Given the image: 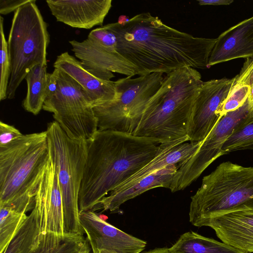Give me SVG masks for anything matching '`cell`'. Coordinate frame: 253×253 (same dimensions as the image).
Returning <instances> with one entry per match:
<instances>
[{"label":"cell","instance_id":"6da1fadb","mask_svg":"<svg viewBox=\"0 0 253 253\" xmlns=\"http://www.w3.org/2000/svg\"><path fill=\"white\" fill-rule=\"evenodd\" d=\"M104 26L116 37L117 51L139 76L168 74L184 67L209 68L216 41L180 32L149 12L137 14L123 24Z\"/></svg>","mask_w":253,"mask_h":253},{"label":"cell","instance_id":"7a4b0ae2","mask_svg":"<svg viewBox=\"0 0 253 253\" xmlns=\"http://www.w3.org/2000/svg\"><path fill=\"white\" fill-rule=\"evenodd\" d=\"M86 141L80 212L95 211L103 198L168 147L149 138L111 130H97Z\"/></svg>","mask_w":253,"mask_h":253},{"label":"cell","instance_id":"3957f363","mask_svg":"<svg viewBox=\"0 0 253 253\" xmlns=\"http://www.w3.org/2000/svg\"><path fill=\"white\" fill-rule=\"evenodd\" d=\"M203 83L201 74L193 68L167 74L132 134L150 138L163 147L189 141V120Z\"/></svg>","mask_w":253,"mask_h":253},{"label":"cell","instance_id":"277c9868","mask_svg":"<svg viewBox=\"0 0 253 253\" xmlns=\"http://www.w3.org/2000/svg\"><path fill=\"white\" fill-rule=\"evenodd\" d=\"M50 159L45 131L23 134L0 146V206L26 213Z\"/></svg>","mask_w":253,"mask_h":253},{"label":"cell","instance_id":"5b68a950","mask_svg":"<svg viewBox=\"0 0 253 253\" xmlns=\"http://www.w3.org/2000/svg\"><path fill=\"white\" fill-rule=\"evenodd\" d=\"M253 210V167L227 161L202 179L191 197L189 217L194 226L231 212Z\"/></svg>","mask_w":253,"mask_h":253},{"label":"cell","instance_id":"8992f818","mask_svg":"<svg viewBox=\"0 0 253 253\" xmlns=\"http://www.w3.org/2000/svg\"><path fill=\"white\" fill-rule=\"evenodd\" d=\"M36 0L14 12L7 41L11 74L7 98H14L19 85L31 69L40 64L47 66L50 42L48 24L38 7Z\"/></svg>","mask_w":253,"mask_h":253},{"label":"cell","instance_id":"52a82bcc","mask_svg":"<svg viewBox=\"0 0 253 253\" xmlns=\"http://www.w3.org/2000/svg\"><path fill=\"white\" fill-rule=\"evenodd\" d=\"M51 158L61 191L64 233L83 235L79 219V194L87 154V141L70 137L55 121L46 130Z\"/></svg>","mask_w":253,"mask_h":253},{"label":"cell","instance_id":"ba28073f","mask_svg":"<svg viewBox=\"0 0 253 253\" xmlns=\"http://www.w3.org/2000/svg\"><path fill=\"white\" fill-rule=\"evenodd\" d=\"M42 109L52 113L71 138L87 141L98 130L92 102L84 89L64 72L47 73V95Z\"/></svg>","mask_w":253,"mask_h":253},{"label":"cell","instance_id":"9c48e42d","mask_svg":"<svg viewBox=\"0 0 253 253\" xmlns=\"http://www.w3.org/2000/svg\"><path fill=\"white\" fill-rule=\"evenodd\" d=\"M163 75L154 73L136 78L126 77L115 81V98L93 107L98 130L132 134L148 103L161 87Z\"/></svg>","mask_w":253,"mask_h":253},{"label":"cell","instance_id":"30bf717a","mask_svg":"<svg viewBox=\"0 0 253 253\" xmlns=\"http://www.w3.org/2000/svg\"><path fill=\"white\" fill-rule=\"evenodd\" d=\"M253 118V103L248 98L241 107L222 116L194 155L180 165L170 191L184 190L195 181L213 161L223 155L222 148L232 132Z\"/></svg>","mask_w":253,"mask_h":253},{"label":"cell","instance_id":"8fae6325","mask_svg":"<svg viewBox=\"0 0 253 253\" xmlns=\"http://www.w3.org/2000/svg\"><path fill=\"white\" fill-rule=\"evenodd\" d=\"M233 82L234 78L203 82L195 100L189 120V142H203L221 118L218 112Z\"/></svg>","mask_w":253,"mask_h":253},{"label":"cell","instance_id":"7c38bea8","mask_svg":"<svg viewBox=\"0 0 253 253\" xmlns=\"http://www.w3.org/2000/svg\"><path fill=\"white\" fill-rule=\"evenodd\" d=\"M79 219L92 253H140L146 247L145 241L108 223L95 211H82Z\"/></svg>","mask_w":253,"mask_h":253},{"label":"cell","instance_id":"4fadbf2b","mask_svg":"<svg viewBox=\"0 0 253 253\" xmlns=\"http://www.w3.org/2000/svg\"><path fill=\"white\" fill-rule=\"evenodd\" d=\"M34 207L39 214L42 233L65 234L62 195L51 156L37 189Z\"/></svg>","mask_w":253,"mask_h":253},{"label":"cell","instance_id":"5bb4252c","mask_svg":"<svg viewBox=\"0 0 253 253\" xmlns=\"http://www.w3.org/2000/svg\"><path fill=\"white\" fill-rule=\"evenodd\" d=\"M112 0H47L56 21L73 28L90 29L102 26Z\"/></svg>","mask_w":253,"mask_h":253},{"label":"cell","instance_id":"9a60e30c","mask_svg":"<svg viewBox=\"0 0 253 253\" xmlns=\"http://www.w3.org/2000/svg\"><path fill=\"white\" fill-rule=\"evenodd\" d=\"M76 57L89 69L107 73H117L126 77L137 75L135 67L116 48L105 46L88 38L82 41H70Z\"/></svg>","mask_w":253,"mask_h":253},{"label":"cell","instance_id":"2e32d148","mask_svg":"<svg viewBox=\"0 0 253 253\" xmlns=\"http://www.w3.org/2000/svg\"><path fill=\"white\" fill-rule=\"evenodd\" d=\"M53 67L68 74L84 89L92 102L93 107L115 98V82L101 79L92 70L86 68L68 52L57 56Z\"/></svg>","mask_w":253,"mask_h":253},{"label":"cell","instance_id":"e0dca14e","mask_svg":"<svg viewBox=\"0 0 253 253\" xmlns=\"http://www.w3.org/2000/svg\"><path fill=\"white\" fill-rule=\"evenodd\" d=\"M223 243L244 253H253V210L223 214L207 221Z\"/></svg>","mask_w":253,"mask_h":253},{"label":"cell","instance_id":"ac0fdd59","mask_svg":"<svg viewBox=\"0 0 253 253\" xmlns=\"http://www.w3.org/2000/svg\"><path fill=\"white\" fill-rule=\"evenodd\" d=\"M253 56V16L225 31L216 39L208 67L239 58Z\"/></svg>","mask_w":253,"mask_h":253},{"label":"cell","instance_id":"d6986e66","mask_svg":"<svg viewBox=\"0 0 253 253\" xmlns=\"http://www.w3.org/2000/svg\"><path fill=\"white\" fill-rule=\"evenodd\" d=\"M179 167V165L167 166L126 188L114 189L101 200L97 210L102 209L103 211H117L127 201L149 190L158 187L169 189Z\"/></svg>","mask_w":253,"mask_h":253},{"label":"cell","instance_id":"ffe728a7","mask_svg":"<svg viewBox=\"0 0 253 253\" xmlns=\"http://www.w3.org/2000/svg\"><path fill=\"white\" fill-rule=\"evenodd\" d=\"M169 249L172 253H245L222 242L194 231L182 234Z\"/></svg>","mask_w":253,"mask_h":253},{"label":"cell","instance_id":"44dd1931","mask_svg":"<svg viewBox=\"0 0 253 253\" xmlns=\"http://www.w3.org/2000/svg\"><path fill=\"white\" fill-rule=\"evenodd\" d=\"M46 68L47 66L37 65L31 69L25 78L27 90L22 106L26 111L34 115H38L42 109L47 95Z\"/></svg>","mask_w":253,"mask_h":253},{"label":"cell","instance_id":"7402d4cb","mask_svg":"<svg viewBox=\"0 0 253 253\" xmlns=\"http://www.w3.org/2000/svg\"><path fill=\"white\" fill-rule=\"evenodd\" d=\"M42 233L39 214L34 207L2 253H32L39 245Z\"/></svg>","mask_w":253,"mask_h":253},{"label":"cell","instance_id":"603a6c76","mask_svg":"<svg viewBox=\"0 0 253 253\" xmlns=\"http://www.w3.org/2000/svg\"><path fill=\"white\" fill-rule=\"evenodd\" d=\"M86 241L83 235L42 233L39 245L32 253H79Z\"/></svg>","mask_w":253,"mask_h":253},{"label":"cell","instance_id":"cb8c5ba5","mask_svg":"<svg viewBox=\"0 0 253 253\" xmlns=\"http://www.w3.org/2000/svg\"><path fill=\"white\" fill-rule=\"evenodd\" d=\"M26 213L0 206V253H2L26 219Z\"/></svg>","mask_w":253,"mask_h":253},{"label":"cell","instance_id":"d4e9b609","mask_svg":"<svg viewBox=\"0 0 253 253\" xmlns=\"http://www.w3.org/2000/svg\"><path fill=\"white\" fill-rule=\"evenodd\" d=\"M3 18L0 17V100L7 98V92L11 74L10 61L8 54L7 41L4 33Z\"/></svg>","mask_w":253,"mask_h":253},{"label":"cell","instance_id":"484cf974","mask_svg":"<svg viewBox=\"0 0 253 253\" xmlns=\"http://www.w3.org/2000/svg\"><path fill=\"white\" fill-rule=\"evenodd\" d=\"M251 88L246 84H233L229 93L218 111L221 117L226 113L241 107L249 98Z\"/></svg>","mask_w":253,"mask_h":253},{"label":"cell","instance_id":"4316f807","mask_svg":"<svg viewBox=\"0 0 253 253\" xmlns=\"http://www.w3.org/2000/svg\"><path fill=\"white\" fill-rule=\"evenodd\" d=\"M233 84H246L251 88L249 101L253 103V56L246 58L239 74L234 78Z\"/></svg>","mask_w":253,"mask_h":253},{"label":"cell","instance_id":"83f0119b","mask_svg":"<svg viewBox=\"0 0 253 253\" xmlns=\"http://www.w3.org/2000/svg\"><path fill=\"white\" fill-rule=\"evenodd\" d=\"M23 135L14 126L0 122V146H4Z\"/></svg>","mask_w":253,"mask_h":253},{"label":"cell","instance_id":"f1b7e54d","mask_svg":"<svg viewBox=\"0 0 253 253\" xmlns=\"http://www.w3.org/2000/svg\"><path fill=\"white\" fill-rule=\"evenodd\" d=\"M31 0H0V13L6 15L15 11L19 7Z\"/></svg>","mask_w":253,"mask_h":253},{"label":"cell","instance_id":"f546056e","mask_svg":"<svg viewBox=\"0 0 253 253\" xmlns=\"http://www.w3.org/2000/svg\"><path fill=\"white\" fill-rule=\"evenodd\" d=\"M198 3L200 5H226L231 4L232 0H198Z\"/></svg>","mask_w":253,"mask_h":253},{"label":"cell","instance_id":"4dcf8cb0","mask_svg":"<svg viewBox=\"0 0 253 253\" xmlns=\"http://www.w3.org/2000/svg\"><path fill=\"white\" fill-rule=\"evenodd\" d=\"M142 253H172L169 248H156L153 250H150L149 251L145 252Z\"/></svg>","mask_w":253,"mask_h":253},{"label":"cell","instance_id":"1f68e13d","mask_svg":"<svg viewBox=\"0 0 253 253\" xmlns=\"http://www.w3.org/2000/svg\"><path fill=\"white\" fill-rule=\"evenodd\" d=\"M91 248L86 239V242L81 248L79 253H90Z\"/></svg>","mask_w":253,"mask_h":253},{"label":"cell","instance_id":"d6a6232c","mask_svg":"<svg viewBox=\"0 0 253 253\" xmlns=\"http://www.w3.org/2000/svg\"><path fill=\"white\" fill-rule=\"evenodd\" d=\"M129 19L130 18H129L127 16L122 15L119 17L117 22L119 24H123L128 21Z\"/></svg>","mask_w":253,"mask_h":253},{"label":"cell","instance_id":"836d02e7","mask_svg":"<svg viewBox=\"0 0 253 253\" xmlns=\"http://www.w3.org/2000/svg\"><path fill=\"white\" fill-rule=\"evenodd\" d=\"M246 149H253V143L245 147L244 150Z\"/></svg>","mask_w":253,"mask_h":253}]
</instances>
